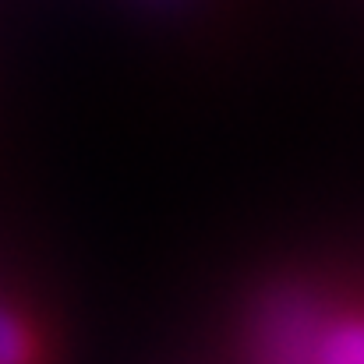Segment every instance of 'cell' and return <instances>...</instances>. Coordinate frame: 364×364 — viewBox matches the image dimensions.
Segmentation results:
<instances>
[{
    "label": "cell",
    "instance_id": "6da1fadb",
    "mask_svg": "<svg viewBox=\"0 0 364 364\" xmlns=\"http://www.w3.org/2000/svg\"><path fill=\"white\" fill-rule=\"evenodd\" d=\"M234 364H364L358 283L287 272L255 287L237 315Z\"/></svg>",
    "mask_w": 364,
    "mask_h": 364
},
{
    "label": "cell",
    "instance_id": "7a4b0ae2",
    "mask_svg": "<svg viewBox=\"0 0 364 364\" xmlns=\"http://www.w3.org/2000/svg\"><path fill=\"white\" fill-rule=\"evenodd\" d=\"M57 340L43 304L0 283V364H53Z\"/></svg>",
    "mask_w": 364,
    "mask_h": 364
}]
</instances>
